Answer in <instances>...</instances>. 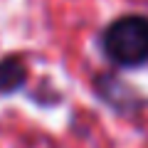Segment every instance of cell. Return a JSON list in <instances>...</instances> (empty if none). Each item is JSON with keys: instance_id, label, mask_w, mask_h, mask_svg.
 <instances>
[{"instance_id": "cell-2", "label": "cell", "mask_w": 148, "mask_h": 148, "mask_svg": "<svg viewBox=\"0 0 148 148\" xmlns=\"http://www.w3.org/2000/svg\"><path fill=\"white\" fill-rule=\"evenodd\" d=\"M27 67L20 57H5L0 59V91H15L25 84Z\"/></svg>"}, {"instance_id": "cell-1", "label": "cell", "mask_w": 148, "mask_h": 148, "mask_svg": "<svg viewBox=\"0 0 148 148\" xmlns=\"http://www.w3.org/2000/svg\"><path fill=\"white\" fill-rule=\"evenodd\" d=\"M104 52L121 67L148 62V17L126 15L114 20L104 32Z\"/></svg>"}]
</instances>
